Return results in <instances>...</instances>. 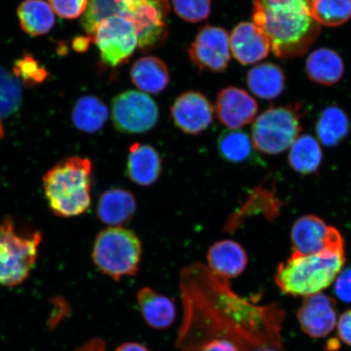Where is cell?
Instances as JSON below:
<instances>
[{
	"label": "cell",
	"mask_w": 351,
	"mask_h": 351,
	"mask_svg": "<svg viewBox=\"0 0 351 351\" xmlns=\"http://www.w3.org/2000/svg\"><path fill=\"white\" fill-rule=\"evenodd\" d=\"M183 319L176 346L199 351L214 340H226L240 351L276 348L280 345V310L258 306L231 289L228 279L196 263L181 274Z\"/></svg>",
	"instance_id": "obj_1"
},
{
	"label": "cell",
	"mask_w": 351,
	"mask_h": 351,
	"mask_svg": "<svg viewBox=\"0 0 351 351\" xmlns=\"http://www.w3.org/2000/svg\"><path fill=\"white\" fill-rule=\"evenodd\" d=\"M317 0H253L254 23L269 38L280 58L302 56L320 32L313 12Z\"/></svg>",
	"instance_id": "obj_2"
},
{
	"label": "cell",
	"mask_w": 351,
	"mask_h": 351,
	"mask_svg": "<svg viewBox=\"0 0 351 351\" xmlns=\"http://www.w3.org/2000/svg\"><path fill=\"white\" fill-rule=\"evenodd\" d=\"M169 0H88L82 25L92 38L104 19L119 16L135 26L138 47L151 50L162 45L169 34Z\"/></svg>",
	"instance_id": "obj_3"
},
{
	"label": "cell",
	"mask_w": 351,
	"mask_h": 351,
	"mask_svg": "<svg viewBox=\"0 0 351 351\" xmlns=\"http://www.w3.org/2000/svg\"><path fill=\"white\" fill-rule=\"evenodd\" d=\"M92 173L93 164L90 159L72 156L59 162L43 176L44 195L56 216L75 217L90 208Z\"/></svg>",
	"instance_id": "obj_4"
},
{
	"label": "cell",
	"mask_w": 351,
	"mask_h": 351,
	"mask_svg": "<svg viewBox=\"0 0 351 351\" xmlns=\"http://www.w3.org/2000/svg\"><path fill=\"white\" fill-rule=\"evenodd\" d=\"M346 263L344 249L300 256L292 254L280 263L275 276L276 285L285 295L308 297L327 289Z\"/></svg>",
	"instance_id": "obj_5"
},
{
	"label": "cell",
	"mask_w": 351,
	"mask_h": 351,
	"mask_svg": "<svg viewBox=\"0 0 351 351\" xmlns=\"http://www.w3.org/2000/svg\"><path fill=\"white\" fill-rule=\"evenodd\" d=\"M43 234L16 223L11 217L0 222V285L14 287L28 279L36 263Z\"/></svg>",
	"instance_id": "obj_6"
},
{
	"label": "cell",
	"mask_w": 351,
	"mask_h": 351,
	"mask_svg": "<svg viewBox=\"0 0 351 351\" xmlns=\"http://www.w3.org/2000/svg\"><path fill=\"white\" fill-rule=\"evenodd\" d=\"M142 253L141 241L134 232L112 227L96 237L92 260L101 273L119 282L138 274Z\"/></svg>",
	"instance_id": "obj_7"
},
{
	"label": "cell",
	"mask_w": 351,
	"mask_h": 351,
	"mask_svg": "<svg viewBox=\"0 0 351 351\" xmlns=\"http://www.w3.org/2000/svg\"><path fill=\"white\" fill-rule=\"evenodd\" d=\"M300 117L292 107L271 108L254 121L253 146L267 155H278L291 148L300 135Z\"/></svg>",
	"instance_id": "obj_8"
},
{
	"label": "cell",
	"mask_w": 351,
	"mask_h": 351,
	"mask_svg": "<svg viewBox=\"0 0 351 351\" xmlns=\"http://www.w3.org/2000/svg\"><path fill=\"white\" fill-rule=\"evenodd\" d=\"M91 40L97 46L104 64L111 68L125 62L138 46L135 26L119 16L101 21Z\"/></svg>",
	"instance_id": "obj_9"
},
{
	"label": "cell",
	"mask_w": 351,
	"mask_h": 351,
	"mask_svg": "<svg viewBox=\"0 0 351 351\" xmlns=\"http://www.w3.org/2000/svg\"><path fill=\"white\" fill-rule=\"evenodd\" d=\"M112 117L114 126L121 133L142 134L155 127L159 109L148 95L128 90L113 99Z\"/></svg>",
	"instance_id": "obj_10"
},
{
	"label": "cell",
	"mask_w": 351,
	"mask_h": 351,
	"mask_svg": "<svg viewBox=\"0 0 351 351\" xmlns=\"http://www.w3.org/2000/svg\"><path fill=\"white\" fill-rule=\"evenodd\" d=\"M291 239L293 253L300 256L344 249V241L339 230L311 215L302 217L293 223Z\"/></svg>",
	"instance_id": "obj_11"
},
{
	"label": "cell",
	"mask_w": 351,
	"mask_h": 351,
	"mask_svg": "<svg viewBox=\"0 0 351 351\" xmlns=\"http://www.w3.org/2000/svg\"><path fill=\"white\" fill-rule=\"evenodd\" d=\"M230 36L225 29L206 25L196 35L189 48L191 62L200 71L213 73L223 71L230 60Z\"/></svg>",
	"instance_id": "obj_12"
},
{
	"label": "cell",
	"mask_w": 351,
	"mask_h": 351,
	"mask_svg": "<svg viewBox=\"0 0 351 351\" xmlns=\"http://www.w3.org/2000/svg\"><path fill=\"white\" fill-rule=\"evenodd\" d=\"M171 114L178 129L185 134L197 135L212 124L214 108L203 94L187 91L176 99Z\"/></svg>",
	"instance_id": "obj_13"
},
{
	"label": "cell",
	"mask_w": 351,
	"mask_h": 351,
	"mask_svg": "<svg viewBox=\"0 0 351 351\" xmlns=\"http://www.w3.org/2000/svg\"><path fill=\"white\" fill-rule=\"evenodd\" d=\"M298 319L306 335L313 339H323L336 326L335 302L322 293L306 297L298 311Z\"/></svg>",
	"instance_id": "obj_14"
},
{
	"label": "cell",
	"mask_w": 351,
	"mask_h": 351,
	"mask_svg": "<svg viewBox=\"0 0 351 351\" xmlns=\"http://www.w3.org/2000/svg\"><path fill=\"white\" fill-rule=\"evenodd\" d=\"M216 112L223 125L230 130H239L254 119L258 105L247 91L229 86L218 94Z\"/></svg>",
	"instance_id": "obj_15"
},
{
	"label": "cell",
	"mask_w": 351,
	"mask_h": 351,
	"mask_svg": "<svg viewBox=\"0 0 351 351\" xmlns=\"http://www.w3.org/2000/svg\"><path fill=\"white\" fill-rule=\"evenodd\" d=\"M230 50L241 64H252L265 59L271 50L266 34L252 22H241L230 37Z\"/></svg>",
	"instance_id": "obj_16"
},
{
	"label": "cell",
	"mask_w": 351,
	"mask_h": 351,
	"mask_svg": "<svg viewBox=\"0 0 351 351\" xmlns=\"http://www.w3.org/2000/svg\"><path fill=\"white\" fill-rule=\"evenodd\" d=\"M127 174L136 184L142 186L153 185L162 172L160 154L149 145L136 143L130 148L126 167Z\"/></svg>",
	"instance_id": "obj_17"
},
{
	"label": "cell",
	"mask_w": 351,
	"mask_h": 351,
	"mask_svg": "<svg viewBox=\"0 0 351 351\" xmlns=\"http://www.w3.org/2000/svg\"><path fill=\"white\" fill-rule=\"evenodd\" d=\"M208 269L221 278H237L245 270L247 256L244 249L236 241H217L210 247L208 253Z\"/></svg>",
	"instance_id": "obj_18"
},
{
	"label": "cell",
	"mask_w": 351,
	"mask_h": 351,
	"mask_svg": "<svg viewBox=\"0 0 351 351\" xmlns=\"http://www.w3.org/2000/svg\"><path fill=\"white\" fill-rule=\"evenodd\" d=\"M136 199L129 191L121 188L110 189L101 195L97 206V215L105 225H125L134 216Z\"/></svg>",
	"instance_id": "obj_19"
},
{
	"label": "cell",
	"mask_w": 351,
	"mask_h": 351,
	"mask_svg": "<svg viewBox=\"0 0 351 351\" xmlns=\"http://www.w3.org/2000/svg\"><path fill=\"white\" fill-rule=\"evenodd\" d=\"M137 301L142 317L149 326L163 330L173 324L177 309L171 298L150 287H143L137 293Z\"/></svg>",
	"instance_id": "obj_20"
},
{
	"label": "cell",
	"mask_w": 351,
	"mask_h": 351,
	"mask_svg": "<svg viewBox=\"0 0 351 351\" xmlns=\"http://www.w3.org/2000/svg\"><path fill=\"white\" fill-rule=\"evenodd\" d=\"M134 84L147 93L159 94L169 83V69L164 61L149 56L135 61L130 70Z\"/></svg>",
	"instance_id": "obj_21"
},
{
	"label": "cell",
	"mask_w": 351,
	"mask_h": 351,
	"mask_svg": "<svg viewBox=\"0 0 351 351\" xmlns=\"http://www.w3.org/2000/svg\"><path fill=\"white\" fill-rule=\"evenodd\" d=\"M307 75L319 84L332 86L340 80L344 73V64L335 51L319 48L307 57Z\"/></svg>",
	"instance_id": "obj_22"
},
{
	"label": "cell",
	"mask_w": 351,
	"mask_h": 351,
	"mask_svg": "<svg viewBox=\"0 0 351 351\" xmlns=\"http://www.w3.org/2000/svg\"><path fill=\"white\" fill-rule=\"evenodd\" d=\"M17 16L23 32L34 37L49 33L56 22L53 10L44 0H25Z\"/></svg>",
	"instance_id": "obj_23"
},
{
	"label": "cell",
	"mask_w": 351,
	"mask_h": 351,
	"mask_svg": "<svg viewBox=\"0 0 351 351\" xmlns=\"http://www.w3.org/2000/svg\"><path fill=\"white\" fill-rule=\"evenodd\" d=\"M247 85L257 97L274 99L282 94L285 75L278 66L265 63L254 66L247 74Z\"/></svg>",
	"instance_id": "obj_24"
},
{
	"label": "cell",
	"mask_w": 351,
	"mask_h": 351,
	"mask_svg": "<svg viewBox=\"0 0 351 351\" xmlns=\"http://www.w3.org/2000/svg\"><path fill=\"white\" fill-rule=\"evenodd\" d=\"M108 118L106 105L95 96L87 95L79 99L73 108V124L86 133H95L102 129Z\"/></svg>",
	"instance_id": "obj_25"
},
{
	"label": "cell",
	"mask_w": 351,
	"mask_h": 351,
	"mask_svg": "<svg viewBox=\"0 0 351 351\" xmlns=\"http://www.w3.org/2000/svg\"><path fill=\"white\" fill-rule=\"evenodd\" d=\"M322 160V151L317 140L310 135L298 136L289 154L292 168L301 174L313 173Z\"/></svg>",
	"instance_id": "obj_26"
},
{
	"label": "cell",
	"mask_w": 351,
	"mask_h": 351,
	"mask_svg": "<svg viewBox=\"0 0 351 351\" xmlns=\"http://www.w3.org/2000/svg\"><path fill=\"white\" fill-rule=\"evenodd\" d=\"M253 147L249 135L240 130H226L217 140L219 156L230 163L240 164L251 159Z\"/></svg>",
	"instance_id": "obj_27"
},
{
	"label": "cell",
	"mask_w": 351,
	"mask_h": 351,
	"mask_svg": "<svg viewBox=\"0 0 351 351\" xmlns=\"http://www.w3.org/2000/svg\"><path fill=\"white\" fill-rule=\"evenodd\" d=\"M349 121L345 113L336 107L327 108L322 113L317 125L318 137L324 145L332 147L348 135Z\"/></svg>",
	"instance_id": "obj_28"
},
{
	"label": "cell",
	"mask_w": 351,
	"mask_h": 351,
	"mask_svg": "<svg viewBox=\"0 0 351 351\" xmlns=\"http://www.w3.org/2000/svg\"><path fill=\"white\" fill-rule=\"evenodd\" d=\"M313 16L320 25H343L351 17V0H317Z\"/></svg>",
	"instance_id": "obj_29"
},
{
	"label": "cell",
	"mask_w": 351,
	"mask_h": 351,
	"mask_svg": "<svg viewBox=\"0 0 351 351\" xmlns=\"http://www.w3.org/2000/svg\"><path fill=\"white\" fill-rule=\"evenodd\" d=\"M13 73L29 86L41 84L48 77L47 69L33 56L29 54H25L16 61Z\"/></svg>",
	"instance_id": "obj_30"
},
{
	"label": "cell",
	"mask_w": 351,
	"mask_h": 351,
	"mask_svg": "<svg viewBox=\"0 0 351 351\" xmlns=\"http://www.w3.org/2000/svg\"><path fill=\"white\" fill-rule=\"evenodd\" d=\"M174 11L184 21L197 23L207 19L212 8L210 0H172Z\"/></svg>",
	"instance_id": "obj_31"
},
{
	"label": "cell",
	"mask_w": 351,
	"mask_h": 351,
	"mask_svg": "<svg viewBox=\"0 0 351 351\" xmlns=\"http://www.w3.org/2000/svg\"><path fill=\"white\" fill-rule=\"evenodd\" d=\"M19 84L0 70V117H6L16 111L20 104Z\"/></svg>",
	"instance_id": "obj_32"
},
{
	"label": "cell",
	"mask_w": 351,
	"mask_h": 351,
	"mask_svg": "<svg viewBox=\"0 0 351 351\" xmlns=\"http://www.w3.org/2000/svg\"><path fill=\"white\" fill-rule=\"evenodd\" d=\"M49 5L61 19L74 20L84 14L88 0H49Z\"/></svg>",
	"instance_id": "obj_33"
},
{
	"label": "cell",
	"mask_w": 351,
	"mask_h": 351,
	"mask_svg": "<svg viewBox=\"0 0 351 351\" xmlns=\"http://www.w3.org/2000/svg\"><path fill=\"white\" fill-rule=\"evenodd\" d=\"M335 291L341 300L351 302V269H346L337 278Z\"/></svg>",
	"instance_id": "obj_34"
},
{
	"label": "cell",
	"mask_w": 351,
	"mask_h": 351,
	"mask_svg": "<svg viewBox=\"0 0 351 351\" xmlns=\"http://www.w3.org/2000/svg\"><path fill=\"white\" fill-rule=\"evenodd\" d=\"M337 335L344 343L351 346V309L341 315L337 322Z\"/></svg>",
	"instance_id": "obj_35"
},
{
	"label": "cell",
	"mask_w": 351,
	"mask_h": 351,
	"mask_svg": "<svg viewBox=\"0 0 351 351\" xmlns=\"http://www.w3.org/2000/svg\"><path fill=\"white\" fill-rule=\"evenodd\" d=\"M199 351H240L232 342L226 340H214L206 344Z\"/></svg>",
	"instance_id": "obj_36"
},
{
	"label": "cell",
	"mask_w": 351,
	"mask_h": 351,
	"mask_svg": "<svg viewBox=\"0 0 351 351\" xmlns=\"http://www.w3.org/2000/svg\"><path fill=\"white\" fill-rule=\"evenodd\" d=\"M73 351H107V345L103 339H93Z\"/></svg>",
	"instance_id": "obj_37"
},
{
	"label": "cell",
	"mask_w": 351,
	"mask_h": 351,
	"mask_svg": "<svg viewBox=\"0 0 351 351\" xmlns=\"http://www.w3.org/2000/svg\"><path fill=\"white\" fill-rule=\"evenodd\" d=\"M115 351H150L147 349V346L141 343H138V342H125V343H123L121 346H118V348L115 350Z\"/></svg>",
	"instance_id": "obj_38"
},
{
	"label": "cell",
	"mask_w": 351,
	"mask_h": 351,
	"mask_svg": "<svg viewBox=\"0 0 351 351\" xmlns=\"http://www.w3.org/2000/svg\"><path fill=\"white\" fill-rule=\"evenodd\" d=\"M91 41L90 38H79L74 41V48L77 51H84L86 50L88 46H89L90 42Z\"/></svg>",
	"instance_id": "obj_39"
},
{
	"label": "cell",
	"mask_w": 351,
	"mask_h": 351,
	"mask_svg": "<svg viewBox=\"0 0 351 351\" xmlns=\"http://www.w3.org/2000/svg\"><path fill=\"white\" fill-rule=\"evenodd\" d=\"M256 351H278L276 350L274 348H263V349H258Z\"/></svg>",
	"instance_id": "obj_40"
}]
</instances>
